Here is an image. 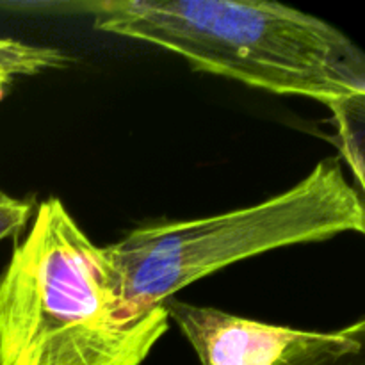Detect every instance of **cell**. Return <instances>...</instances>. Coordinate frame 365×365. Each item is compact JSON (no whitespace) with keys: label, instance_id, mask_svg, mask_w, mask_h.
Listing matches in <instances>:
<instances>
[{"label":"cell","instance_id":"1","mask_svg":"<svg viewBox=\"0 0 365 365\" xmlns=\"http://www.w3.org/2000/svg\"><path fill=\"white\" fill-rule=\"evenodd\" d=\"M170 327L164 305L127 298L106 246L59 198L36 207L0 269V365H141Z\"/></svg>","mask_w":365,"mask_h":365},{"label":"cell","instance_id":"2","mask_svg":"<svg viewBox=\"0 0 365 365\" xmlns=\"http://www.w3.org/2000/svg\"><path fill=\"white\" fill-rule=\"evenodd\" d=\"M100 32L177 53L200 73L331 107L365 96V56L328 21L278 2L100 0L75 4Z\"/></svg>","mask_w":365,"mask_h":365},{"label":"cell","instance_id":"3","mask_svg":"<svg viewBox=\"0 0 365 365\" xmlns=\"http://www.w3.org/2000/svg\"><path fill=\"white\" fill-rule=\"evenodd\" d=\"M342 234H365L364 196L346 177L341 157H328L298 184L264 202L134 228L106 252L121 273L127 298L141 309H155L232 264Z\"/></svg>","mask_w":365,"mask_h":365},{"label":"cell","instance_id":"4","mask_svg":"<svg viewBox=\"0 0 365 365\" xmlns=\"http://www.w3.org/2000/svg\"><path fill=\"white\" fill-rule=\"evenodd\" d=\"M202 365H284L299 356L365 341L364 319L331 331L298 330L246 319L180 299L164 302Z\"/></svg>","mask_w":365,"mask_h":365},{"label":"cell","instance_id":"5","mask_svg":"<svg viewBox=\"0 0 365 365\" xmlns=\"http://www.w3.org/2000/svg\"><path fill=\"white\" fill-rule=\"evenodd\" d=\"M73 61L57 46L32 45L13 38H0V100L20 77H34L52 70H64Z\"/></svg>","mask_w":365,"mask_h":365},{"label":"cell","instance_id":"6","mask_svg":"<svg viewBox=\"0 0 365 365\" xmlns=\"http://www.w3.org/2000/svg\"><path fill=\"white\" fill-rule=\"evenodd\" d=\"M364 103L365 96L342 100L330 109L334 110L339 127L342 155L349 160L356 187L364 191V157H362V128H364Z\"/></svg>","mask_w":365,"mask_h":365},{"label":"cell","instance_id":"7","mask_svg":"<svg viewBox=\"0 0 365 365\" xmlns=\"http://www.w3.org/2000/svg\"><path fill=\"white\" fill-rule=\"evenodd\" d=\"M34 205L31 200L16 198L0 189V242L18 237L31 223Z\"/></svg>","mask_w":365,"mask_h":365},{"label":"cell","instance_id":"8","mask_svg":"<svg viewBox=\"0 0 365 365\" xmlns=\"http://www.w3.org/2000/svg\"><path fill=\"white\" fill-rule=\"evenodd\" d=\"M365 346H349L299 356L284 365H365Z\"/></svg>","mask_w":365,"mask_h":365}]
</instances>
